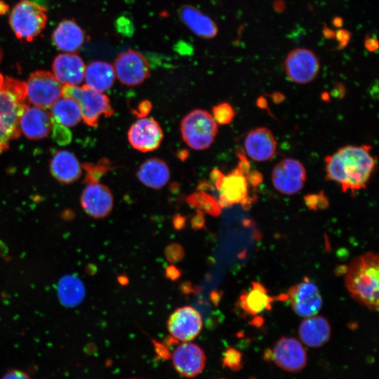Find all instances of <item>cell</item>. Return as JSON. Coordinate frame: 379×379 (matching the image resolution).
I'll return each mask as SVG.
<instances>
[{
    "instance_id": "1",
    "label": "cell",
    "mask_w": 379,
    "mask_h": 379,
    "mask_svg": "<svg viewBox=\"0 0 379 379\" xmlns=\"http://www.w3.org/2000/svg\"><path fill=\"white\" fill-rule=\"evenodd\" d=\"M369 145H347L325 159L327 178L340 185L343 192L366 187L375 165Z\"/></svg>"
},
{
    "instance_id": "2",
    "label": "cell",
    "mask_w": 379,
    "mask_h": 379,
    "mask_svg": "<svg viewBox=\"0 0 379 379\" xmlns=\"http://www.w3.org/2000/svg\"><path fill=\"white\" fill-rule=\"evenodd\" d=\"M345 284L351 296L370 310L379 303V258L368 252L354 258L346 270Z\"/></svg>"
},
{
    "instance_id": "3",
    "label": "cell",
    "mask_w": 379,
    "mask_h": 379,
    "mask_svg": "<svg viewBox=\"0 0 379 379\" xmlns=\"http://www.w3.org/2000/svg\"><path fill=\"white\" fill-rule=\"evenodd\" d=\"M27 105L25 82L5 78L0 91V154L20 137V119Z\"/></svg>"
},
{
    "instance_id": "4",
    "label": "cell",
    "mask_w": 379,
    "mask_h": 379,
    "mask_svg": "<svg viewBox=\"0 0 379 379\" xmlns=\"http://www.w3.org/2000/svg\"><path fill=\"white\" fill-rule=\"evenodd\" d=\"M62 96L74 100L79 105L82 119L89 126L96 127L101 115L110 117L114 114L109 99L102 93L95 91L88 86H62Z\"/></svg>"
},
{
    "instance_id": "5",
    "label": "cell",
    "mask_w": 379,
    "mask_h": 379,
    "mask_svg": "<svg viewBox=\"0 0 379 379\" xmlns=\"http://www.w3.org/2000/svg\"><path fill=\"white\" fill-rule=\"evenodd\" d=\"M46 9L29 1H19L12 9L9 24L16 37L31 41L45 28L47 22Z\"/></svg>"
},
{
    "instance_id": "6",
    "label": "cell",
    "mask_w": 379,
    "mask_h": 379,
    "mask_svg": "<svg viewBox=\"0 0 379 379\" xmlns=\"http://www.w3.org/2000/svg\"><path fill=\"white\" fill-rule=\"evenodd\" d=\"M180 131L186 144L192 149L201 150L213 142L218 133V125L207 111L194 109L181 121Z\"/></svg>"
},
{
    "instance_id": "7",
    "label": "cell",
    "mask_w": 379,
    "mask_h": 379,
    "mask_svg": "<svg viewBox=\"0 0 379 379\" xmlns=\"http://www.w3.org/2000/svg\"><path fill=\"white\" fill-rule=\"evenodd\" d=\"M25 84L29 105L48 109L62 96V86L50 72L36 71Z\"/></svg>"
},
{
    "instance_id": "8",
    "label": "cell",
    "mask_w": 379,
    "mask_h": 379,
    "mask_svg": "<svg viewBox=\"0 0 379 379\" xmlns=\"http://www.w3.org/2000/svg\"><path fill=\"white\" fill-rule=\"evenodd\" d=\"M284 69L291 81L306 84L317 77L320 63L313 51L305 48H297L287 55L284 60Z\"/></svg>"
},
{
    "instance_id": "9",
    "label": "cell",
    "mask_w": 379,
    "mask_h": 379,
    "mask_svg": "<svg viewBox=\"0 0 379 379\" xmlns=\"http://www.w3.org/2000/svg\"><path fill=\"white\" fill-rule=\"evenodd\" d=\"M307 178L305 168L293 158H284L273 168L272 182L274 188L286 195H292L302 189Z\"/></svg>"
},
{
    "instance_id": "10",
    "label": "cell",
    "mask_w": 379,
    "mask_h": 379,
    "mask_svg": "<svg viewBox=\"0 0 379 379\" xmlns=\"http://www.w3.org/2000/svg\"><path fill=\"white\" fill-rule=\"evenodd\" d=\"M113 67L119 81L129 86L141 84L150 74L147 59L140 52L132 49L120 53Z\"/></svg>"
},
{
    "instance_id": "11",
    "label": "cell",
    "mask_w": 379,
    "mask_h": 379,
    "mask_svg": "<svg viewBox=\"0 0 379 379\" xmlns=\"http://www.w3.org/2000/svg\"><path fill=\"white\" fill-rule=\"evenodd\" d=\"M286 295L293 310L300 317L314 316L322 306V298L318 287L307 277L291 287Z\"/></svg>"
},
{
    "instance_id": "12",
    "label": "cell",
    "mask_w": 379,
    "mask_h": 379,
    "mask_svg": "<svg viewBox=\"0 0 379 379\" xmlns=\"http://www.w3.org/2000/svg\"><path fill=\"white\" fill-rule=\"evenodd\" d=\"M202 325L201 314L190 306L176 309L167 321V328L171 335L182 342L194 340L199 334Z\"/></svg>"
},
{
    "instance_id": "13",
    "label": "cell",
    "mask_w": 379,
    "mask_h": 379,
    "mask_svg": "<svg viewBox=\"0 0 379 379\" xmlns=\"http://www.w3.org/2000/svg\"><path fill=\"white\" fill-rule=\"evenodd\" d=\"M271 357L279 367L291 373L300 371L307 364L306 351L294 338L279 339L271 351Z\"/></svg>"
},
{
    "instance_id": "14",
    "label": "cell",
    "mask_w": 379,
    "mask_h": 379,
    "mask_svg": "<svg viewBox=\"0 0 379 379\" xmlns=\"http://www.w3.org/2000/svg\"><path fill=\"white\" fill-rule=\"evenodd\" d=\"M171 361L174 368L180 375L192 378L203 371L206 357L204 351L199 345L183 342L172 352Z\"/></svg>"
},
{
    "instance_id": "15",
    "label": "cell",
    "mask_w": 379,
    "mask_h": 379,
    "mask_svg": "<svg viewBox=\"0 0 379 379\" xmlns=\"http://www.w3.org/2000/svg\"><path fill=\"white\" fill-rule=\"evenodd\" d=\"M164 138L159 123L152 118L143 117L133 123L128 131V140L131 146L142 152L157 149Z\"/></svg>"
},
{
    "instance_id": "16",
    "label": "cell",
    "mask_w": 379,
    "mask_h": 379,
    "mask_svg": "<svg viewBox=\"0 0 379 379\" xmlns=\"http://www.w3.org/2000/svg\"><path fill=\"white\" fill-rule=\"evenodd\" d=\"M80 201L86 213L95 219L107 216L114 205L111 190L100 182L87 183L82 191Z\"/></svg>"
},
{
    "instance_id": "17",
    "label": "cell",
    "mask_w": 379,
    "mask_h": 379,
    "mask_svg": "<svg viewBox=\"0 0 379 379\" xmlns=\"http://www.w3.org/2000/svg\"><path fill=\"white\" fill-rule=\"evenodd\" d=\"M55 121L50 112L34 105H27L20 119V129L26 138L39 140L53 131Z\"/></svg>"
},
{
    "instance_id": "18",
    "label": "cell",
    "mask_w": 379,
    "mask_h": 379,
    "mask_svg": "<svg viewBox=\"0 0 379 379\" xmlns=\"http://www.w3.org/2000/svg\"><path fill=\"white\" fill-rule=\"evenodd\" d=\"M219 192L220 208L242 204L248 196V182L246 175L238 167L232 170L227 175L223 176L220 184L216 187Z\"/></svg>"
},
{
    "instance_id": "19",
    "label": "cell",
    "mask_w": 379,
    "mask_h": 379,
    "mask_svg": "<svg viewBox=\"0 0 379 379\" xmlns=\"http://www.w3.org/2000/svg\"><path fill=\"white\" fill-rule=\"evenodd\" d=\"M277 141L272 132L265 127L250 131L244 140L247 155L256 161L272 159L277 152Z\"/></svg>"
},
{
    "instance_id": "20",
    "label": "cell",
    "mask_w": 379,
    "mask_h": 379,
    "mask_svg": "<svg viewBox=\"0 0 379 379\" xmlns=\"http://www.w3.org/2000/svg\"><path fill=\"white\" fill-rule=\"evenodd\" d=\"M85 71L84 62L74 53L59 54L53 62V74L63 86L81 84L84 79Z\"/></svg>"
},
{
    "instance_id": "21",
    "label": "cell",
    "mask_w": 379,
    "mask_h": 379,
    "mask_svg": "<svg viewBox=\"0 0 379 379\" xmlns=\"http://www.w3.org/2000/svg\"><path fill=\"white\" fill-rule=\"evenodd\" d=\"M275 299L277 298L270 296L262 284L253 281L250 288L240 295L238 305L244 314L255 316L264 310H271Z\"/></svg>"
},
{
    "instance_id": "22",
    "label": "cell",
    "mask_w": 379,
    "mask_h": 379,
    "mask_svg": "<svg viewBox=\"0 0 379 379\" xmlns=\"http://www.w3.org/2000/svg\"><path fill=\"white\" fill-rule=\"evenodd\" d=\"M50 171L55 179L65 184L77 181L82 173L77 158L67 150L55 153L50 163Z\"/></svg>"
},
{
    "instance_id": "23",
    "label": "cell",
    "mask_w": 379,
    "mask_h": 379,
    "mask_svg": "<svg viewBox=\"0 0 379 379\" xmlns=\"http://www.w3.org/2000/svg\"><path fill=\"white\" fill-rule=\"evenodd\" d=\"M331 326L322 316L307 317L300 324L299 336L301 340L311 347H319L326 343L331 337Z\"/></svg>"
},
{
    "instance_id": "24",
    "label": "cell",
    "mask_w": 379,
    "mask_h": 379,
    "mask_svg": "<svg viewBox=\"0 0 379 379\" xmlns=\"http://www.w3.org/2000/svg\"><path fill=\"white\" fill-rule=\"evenodd\" d=\"M84 40V30L72 20L61 21L52 34L54 45L60 51L69 53L78 51Z\"/></svg>"
},
{
    "instance_id": "25",
    "label": "cell",
    "mask_w": 379,
    "mask_h": 379,
    "mask_svg": "<svg viewBox=\"0 0 379 379\" xmlns=\"http://www.w3.org/2000/svg\"><path fill=\"white\" fill-rule=\"evenodd\" d=\"M179 15L183 23L201 38L211 39L218 34V27L215 22L192 6H182L179 10Z\"/></svg>"
},
{
    "instance_id": "26",
    "label": "cell",
    "mask_w": 379,
    "mask_h": 379,
    "mask_svg": "<svg viewBox=\"0 0 379 379\" xmlns=\"http://www.w3.org/2000/svg\"><path fill=\"white\" fill-rule=\"evenodd\" d=\"M137 176L145 186L159 190L168 182L170 171L164 161L153 157L142 164L138 171Z\"/></svg>"
},
{
    "instance_id": "27",
    "label": "cell",
    "mask_w": 379,
    "mask_h": 379,
    "mask_svg": "<svg viewBox=\"0 0 379 379\" xmlns=\"http://www.w3.org/2000/svg\"><path fill=\"white\" fill-rule=\"evenodd\" d=\"M115 78L114 67L108 62L94 61L86 67V85L95 91L103 93L109 90Z\"/></svg>"
},
{
    "instance_id": "28",
    "label": "cell",
    "mask_w": 379,
    "mask_h": 379,
    "mask_svg": "<svg viewBox=\"0 0 379 379\" xmlns=\"http://www.w3.org/2000/svg\"><path fill=\"white\" fill-rule=\"evenodd\" d=\"M51 114L58 124L73 127L82 119L79 104L70 98H60L51 107Z\"/></svg>"
},
{
    "instance_id": "29",
    "label": "cell",
    "mask_w": 379,
    "mask_h": 379,
    "mask_svg": "<svg viewBox=\"0 0 379 379\" xmlns=\"http://www.w3.org/2000/svg\"><path fill=\"white\" fill-rule=\"evenodd\" d=\"M189 205L214 217H218L221 213V208L215 197L204 191L192 193L187 198Z\"/></svg>"
},
{
    "instance_id": "30",
    "label": "cell",
    "mask_w": 379,
    "mask_h": 379,
    "mask_svg": "<svg viewBox=\"0 0 379 379\" xmlns=\"http://www.w3.org/2000/svg\"><path fill=\"white\" fill-rule=\"evenodd\" d=\"M85 290L81 281L74 277H70L61 282L60 296L65 304L75 305L79 303L84 297Z\"/></svg>"
},
{
    "instance_id": "31",
    "label": "cell",
    "mask_w": 379,
    "mask_h": 379,
    "mask_svg": "<svg viewBox=\"0 0 379 379\" xmlns=\"http://www.w3.org/2000/svg\"><path fill=\"white\" fill-rule=\"evenodd\" d=\"M81 166L86 171V184L100 182V178L113 168L112 163L106 158L100 159L97 163H85Z\"/></svg>"
},
{
    "instance_id": "32",
    "label": "cell",
    "mask_w": 379,
    "mask_h": 379,
    "mask_svg": "<svg viewBox=\"0 0 379 379\" xmlns=\"http://www.w3.org/2000/svg\"><path fill=\"white\" fill-rule=\"evenodd\" d=\"M234 117V111L229 103L222 102L213 108V117L218 124H228L232 121Z\"/></svg>"
},
{
    "instance_id": "33",
    "label": "cell",
    "mask_w": 379,
    "mask_h": 379,
    "mask_svg": "<svg viewBox=\"0 0 379 379\" xmlns=\"http://www.w3.org/2000/svg\"><path fill=\"white\" fill-rule=\"evenodd\" d=\"M241 361V353L234 347L227 349L222 358L223 366H226L234 371L241 369L242 366Z\"/></svg>"
},
{
    "instance_id": "34",
    "label": "cell",
    "mask_w": 379,
    "mask_h": 379,
    "mask_svg": "<svg viewBox=\"0 0 379 379\" xmlns=\"http://www.w3.org/2000/svg\"><path fill=\"white\" fill-rule=\"evenodd\" d=\"M304 200L307 208L312 210H321L328 206V200L323 192L307 195Z\"/></svg>"
},
{
    "instance_id": "35",
    "label": "cell",
    "mask_w": 379,
    "mask_h": 379,
    "mask_svg": "<svg viewBox=\"0 0 379 379\" xmlns=\"http://www.w3.org/2000/svg\"><path fill=\"white\" fill-rule=\"evenodd\" d=\"M165 255L168 261L172 264H175L183 259L185 251L180 244L173 243L166 247Z\"/></svg>"
},
{
    "instance_id": "36",
    "label": "cell",
    "mask_w": 379,
    "mask_h": 379,
    "mask_svg": "<svg viewBox=\"0 0 379 379\" xmlns=\"http://www.w3.org/2000/svg\"><path fill=\"white\" fill-rule=\"evenodd\" d=\"M116 27L119 32L126 36H131L133 32L132 22L126 17H120L116 22Z\"/></svg>"
},
{
    "instance_id": "37",
    "label": "cell",
    "mask_w": 379,
    "mask_h": 379,
    "mask_svg": "<svg viewBox=\"0 0 379 379\" xmlns=\"http://www.w3.org/2000/svg\"><path fill=\"white\" fill-rule=\"evenodd\" d=\"M152 103L149 100H143L140 102L135 109L132 110V112L139 118L145 117L152 109Z\"/></svg>"
},
{
    "instance_id": "38",
    "label": "cell",
    "mask_w": 379,
    "mask_h": 379,
    "mask_svg": "<svg viewBox=\"0 0 379 379\" xmlns=\"http://www.w3.org/2000/svg\"><path fill=\"white\" fill-rule=\"evenodd\" d=\"M1 379H32L25 371L16 369H8L2 376Z\"/></svg>"
},
{
    "instance_id": "39",
    "label": "cell",
    "mask_w": 379,
    "mask_h": 379,
    "mask_svg": "<svg viewBox=\"0 0 379 379\" xmlns=\"http://www.w3.org/2000/svg\"><path fill=\"white\" fill-rule=\"evenodd\" d=\"M205 226L204 213L197 211L196 215L191 220V227L194 230H199Z\"/></svg>"
},
{
    "instance_id": "40",
    "label": "cell",
    "mask_w": 379,
    "mask_h": 379,
    "mask_svg": "<svg viewBox=\"0 0 379 379\" xmlns=\"http://www.w3.org/2000/svg\"><path fill=\"white\" fill-rule=\"evenodd\" d=\"M335 36L339 43L340 48H344L350 40L351 33L346 29H340L336 32Z\"/></svg>"
},
{
    "instance_id": "41",
    "label": "cell",
    "mask_w": 379,
    "mask_h": 379,
    "mask_svg": "<svg viewBox=\"0 0 379 379\" xmlns=\"http://www.w3.org/2000/svg\"><path fill=\"white\" fill-rule=\"evenodd\" d=\"M246 179L248 184L253 187L258 186L262 181L261 173L256 171H249L246 174Z\"/></svg>"
},
{
    "instance_id": "42",
    "label": "cell",
    "mask_w": 379,
    "mask_h": 379,
    "mask_svg": "<svg viewBox=\"0 0 379 379\" xmlns=\"http://www.w3.org/2000/svg\"><path fill=\"white\" fill-rule=\"evenodd\" d=\"M166 277L172 281L178 279L180 275V271L173 265L168 266L166 269Z\"/></svg>"
},
{
    "instance_id": "43",
    "label": "cell",
    "mask_w": 379,
    "mask_h": 379,
    "mask_svg": "<svg viewBox=\"0 0 379 379\" xmlns=\"http://www.w3.org/2000/svg\"><path fill=\"white\" fill-rule=\"evenodd\" d=\"M364 46L367 51L374 52L378 48V42L376 38L367 36L365 39Z\"/></svg>"
},
{
    "instance_id": "44",
    "label": "cell",
    "mask_w": 379,
    "mask_h": 379,
    "mask_svg": "<svg viewBox=\"0 0 379 379\" xmlns=\"http://www.w3.org/2000/svg\"><path fill=\"white\" fill-rule=\"evenodd\" d=\"M173 223L176 230H180L185 226L186 218L181 215L177 214L173 218Z\"/></svg>"
},
{
    "instance_id": "45",
    "label": "cell",
    "mask_w": 379,
    "mask_h": 379,
    "mask_svg": "<svg viewBox=\"0 0 379 379\" xmlns=\"http://www.w3.org/2000/svg\"><path fill=\"white\" fill-rule=\"evenodd\" d=\"M180 289L184 293H194L195 291L194 288H192V285L190 282L186 281L182 283L180 285Z\"/></svg>"
},
{
    "instance_id": "46",
    "label": "cell",
    "mask_w": 379,
    "mask_h": 379,
    "mask_svg": "<svg viewBox=\"0 0 379 379\" xmlns=\"http://www.w3.org/2000/svg\"><path fill=\"white\" fill-rule=\"evenodd\" d=\"M323 32L325 37L328 39H332L335 36V32L327 27H324Z\"/></svg>"
},
{
    "instance_id": "47",
    "label": "cell",
    "mask_w": 379,
    "mask_h": 379,
    "mask_svg": "<svg viewBox=\"0 0 379 379\" xmlns=\"http://www.w3.org/2000/svg\"><path fill=\"white\" fill-rule=\"evenodd\" d=\"M220 299V294L218 292H212L211 293V300L213 303H218Z\"/></svg>"
},
{
    "instance_id": "48",
    "label": "cell",
    "mask_w": 379,
    "mask_h": 379,
    "mask_svg": "<svg viewBox=\"0 0 379 379\" xmlns=\"http://www.w3.org/2000/svg\"><path fill=\"white\" fill-rule=\"evenodd\" d=\"M284 4L281 1H277L274 4V8L276 11H281L284 9Z\"/></svg>"
},
{
    "instance_id": "49",
    "label": "cell",
    "mask_w": 379,
    "mask_h": 379,
    "mask_svg": "<svg viewBox=\"0 0 379 379\" xmlns=\"http://www.w3.org/2000/svg\"><path fill=\"white\" fill-rule=\"evenodd\" d=\"M8 10V5L3 1H0V15L4 14Z\"/></svg>"
},
{
    "instance_id": "50",
    "label": "cell",
    "mask_w": 379,
    "mask_h": 379,
    "mask_svg": "<svg viewBox=\"0 0 379 379\" xmlns=\"http://www.w3.org/2000/svg\"><path fill=\"white\" fill-rule=\"evenodd\" d=\"M343 20L341 18H339V17H336L333 19V24L335 27H340L343 25Z\"/></svg>"
},
{
    "instance_id": "51",
    "label": "cell",
    "mask_w": 379,
    "mask_h": 379,
    "mask_svg": "<svg viewBox=\"0 0 379 379\" xmlns=\"http://www.w3.org/2000/svg\"><path fill=\"white\" fill-rule=\"evenodd\" d=\"M120 284H126L127 283V278L126 277L121 276L118 278Z\"/></svg>"
},
{
    "instance_id": "52",
    "label": "cell",
    "mask_w": 379,
    "mask_h": 379,
    "mask_svg": "<svg viewBox=\"0 0 379 379\" xmlns=\"http://www.w3.org/2000/svg\"><path fill=\"white\" fill-rule=\"evenodd\" d=\"M4 76L0 73V91L3 87L4 83Z\"/></svg>"
},
{
    "instance_id": "53",
    "label": "cell",
    "mask_w": 379,
    "mask_h": 379,
    "mask_svg": "<svg viewBox=\"0 0 379 379\" xmlns=\"http://www.w3.org/2000/svg\"><path fill=\"white\" fill-rule=\"evenodd\" d=\"M2 55H2V51H1V48H0V62H1V58H2Z\"/></svg>"
},
{
    "instance_id": "54",
    "label": "cell",
    "mask_w": 379,
    "mask_h": 379,
    "mask_svg": "<svg viewBox=\"0 0 379 379\" xmlns=\"http://www.w3.org/2000/svg\"><path fill=\"white\" fill-rule=\"evenodd\" d=\"M126 379H142V378H126Z\"/></svg>"
}]
</instances>
